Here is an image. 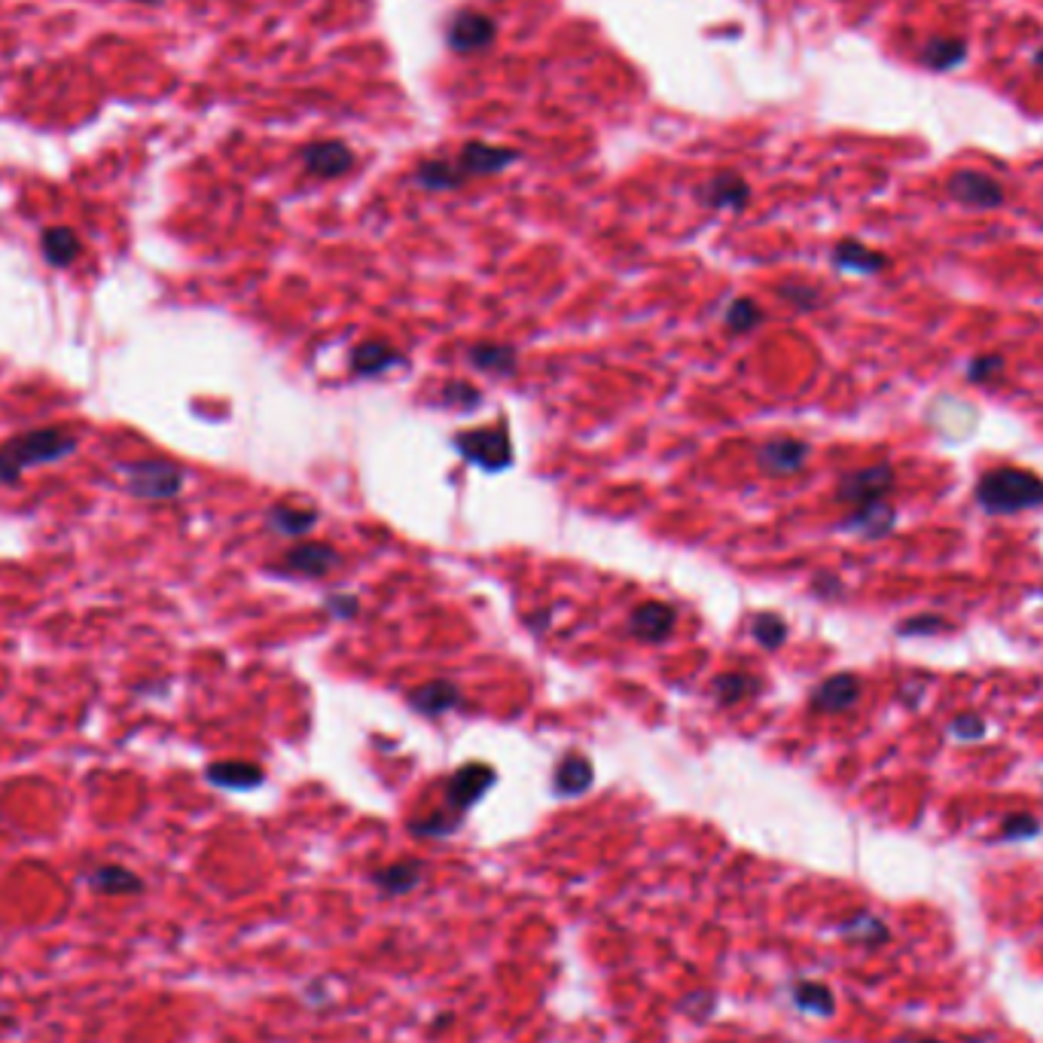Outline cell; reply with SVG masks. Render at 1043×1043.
<instances>
[{
  "label": "cell",
  "instance_id": "cell-1",
  "mask_svg": "<svg viewBox=\"0 0 1043 1043\" xmlns=\"http://www.w3.org/2000/svg\"><path fill=\"white\" fill-rule=\"evenodd\" d=\"M77 437L65 427H40V431H28L13 437L10 443L0 446V482H16L25 470L40 467V464H55L61 458L74 455Z\"/></svg>",
  "mask_w": 1043,
  "mask_h": 1043
},
{
  "label": "cell",
  "instance_id": "cell-2",
  "mask_svg": "<svg viewBox=\"0 0 1043 1043\" xmlns=\"http://www.w3.org/2000/svg\"><path fill=\"white\" fill-rule=\"evenodd\" d=\"M976 501L983 510L998 513V516L1034 510V507H1043V479L1031 470L998 467V470H989V473L979 476Z\"/></svg>",
  "mask_w": 1043,
  "mask_h": 1043
},
{
  "label": "cell",
  "instance_id": "cell-3",
  "mask_svg": "<svg viewBox=\"0 0 1043 1043\" xmlns=\"http://www.w3.org/2000/svg\"><path fill=\"white\" fill-rule=\"evenodd\" d=\"M119 473H122V482H126L129 492L141 501H171L180 495L183 482H187V476H183V470L177 464L162 461V458H144V461L122 464Z\"/></svg>",
  "mask_w": 1043,
  "mask_h": 1043
},
{
  "label": "cell",
  "instance_id": "cell-4",
  "mask_svg": "<svg viewBox=\"0 0 1043 1043\" xmlns=\"http://www.w3.org/2000/svg\"><path fill=\"white\" fill-rule=\"evenodd\" d=\"M455 449L461 452L464 461L488 470L501 473L513 464V443H510V427L504 421L476 427V431H464L455 437Z\"/></svg>",
  "mask_w": 1043,
  "mask_h": 1043
},
{
  "label": "cell",
  "instance_id": "cell-5",
  "mask_svg": "<svg viewBox=\"0 0 1043 1043\" xmlns=\"http://www.w3.org/2000/svg\"><path fill=\"white\" fill-rule=\"evenodd\" d=\"M894 488V467L891 464H876L845 473L836 485V501L848 507H864L873 501H885Z\"/></svg>",
  "mask_w": 1043,
  "mask_h": 1043
},
{
  "label": "cell",
  "instance_id": "cell-6",
  "mask_svg": "<svg viewBox=\"0 0 1043 1043\" xmlns=\"http://www.w3.org/2000/svg\"><path fill=\"white\" fill-rule=\"evenodd\" d=\"M946 193L958 202V205H967V208H976V211H992V208H1001L1004 205V187L986 171H976V168H961L949 177L946 183Z\"/></svg>",
  "mask_w": 1043,
  "mask_h": 1043
},
{
  "label": "cell",
  "instance_id": "cell-7",
  "mask_svg": "<svg viewBox=\"0 0 1043 1043\" xmlns=\"http://www.w3.org/2000/svg\"><path fill=\"white\" fill-rule=\"evenodd\" d=\"M342 565V556L330 546V543H318V540H305L287 549V556L281 562L284 574H296V577H312L321 580L327 574H333Z\"/></svg>",
  "mask_w": 1043,
  "mask_h": 1043
},
{
  "label": "cell",
  "instance_id": "cell-8",
  "mask_svg": "<svg viewBox=\"0 0 1043 1043\" xmlns=\"http://www.w3.org/2000/svg\"><path fill=\"white\" fill-rule=\"evenodd\" d=\"M498 781V772L488 766V763H464L452 778H449V787H446V800L455 812H464L470 809L473 803H479L482 796L488 793V787H492Z\"/></svg>",
  "mask_w": 1043,
  "mask_h": 1043
},
{
  "label": "cell",
  "instance_id": "cell-9",
  "mask_svg": "<svg viewBox=\"0 0 1043 1043\" xmlns=\"http://www.w3.org/2000/svg\"><path fill=\"white\" fill-rule=\"evenodd\" d=\"M812 449L809 443L796 440V437H775V440H766L757 452V461L763 467V473L769 476H790V473H800L809 461Z\"/></svg>",
  "mask_w": 1043,
  "mask_h": 1043
},
{
  "label": "cell",
  "instance_id": "cell-10",
  "mask_svg": "<svg viewBox=\"0 0 1043 1043\" xmlns=\"http://www.w3.org/2000/svg\"><path fill=\"white\" fill-rule=\"evenodd\" d=\"M446 40L455 52H476V49H485L488 43L495 40V22L482 16V13H473V10H461L452 16L449 28H446Z\"/></svg>",
  "mask_w": 1043,
  "mask_h": 1043
},
{
  "label": "cell",
  "instance_id": "cell-11",
  "mask_svg": "<svg viewBox=\"0 0 1043 1043\" xmlns=\"http://www.w3.org/2000/svg\"><path fill=\"white\" fill-rule=\"evenodd\" d=\"M674 623H678V613H674L668 604L662 601H644L632 610L629 617V632L647 644H659L674 632Z\"/></svg>",
  "mask_w": 1043,
  "mask_h": 1043
},
{
  "label": "cell",
  "instance_id": "cell-12",
  "mask_svg": "<svg viewBox=\"0 0 1043 1043\" xmlns=\"http://www.w3.org/2000/svg\"><path fill=\"white\" fill-rule=\"evenodd\" d=\"M857 702H861V678H857V674H848V671L833 674V678L818 684L815 693H812V708L824 711V714L848 711Z\"/></svg>",
  "mask_w": 1043,
  "mask_h": 1043
},
{
  "label": "cell",
  "instance_id": "cell-13",
  "mask_svg": "<svg viewBox=\"0 0 1043 1043\" xmlns=\"http://www.w3.org/2000/svg\"><path fill=\"white\" fill-rule=\"evenodd\" d=\"M302 165L315 177H342L354 165V153L342 141H318L302 150Z\"/></svg>",
  "mask_w": 1043,
  "mask_h": 1043
},
{
  "label": "cell",
  "instance_id": "cell-14",
  "mask_svg": "<svg viewBox=\"0 0 1043 1043\" xmlns=\"http://www.w3.org/2000/svg\"><path fill=\"white\" fill-rule=\"evenodd\" d=\"M403 363V354L382 342V339H366L360 345L351 348V370L363 379H373V376H382L388 370H394V366Z\"/></svg>",
  "mask_w": 1043,
  "mask_h": 1043
},
{
  "label": "cell",
  "instance_id": "cell-15",
  "mask_svg": "<svg viewBox=\"0 0 1043 1043\" xmlns=\"http://www.w3.org/2000/svg\"><path fill=\"white\" fill-rule=\"evenodd\" d=\"M970 49L964 37H949V34H934L922 46V65L934 74H949L961 68L967 61Z\"/></svg>",
  "mask_w": 1043,
  "mask_h": 1043
},
{
  "label": "cell",
  "instance_id": "cell-16",
  "mask_svg": "<svg viewBox=\"0 0 1043 1043\" xmlns=\"http://www.w3.org/2000/svg\"><path fill=\"white\" fill-rule=\"evenodd\" d=\"M409 705L424 717H440L461 705V690L452 681H427L409 693Z\"/></svg>",
  "mask_w": 1043,
  "mask_h": 1043
},
{
  "label": "cell",
  "instance_id": "cell-17",
  "mask_svg": "<svg viewBox=\"0 0 1043 1043\" xmlns=\"http://www.w3.org/2000/svg\"><path fill=\"white\" fill-rule=\"evenodd\" d=\"M516 159H519L516 150H501V147H488L482 141H470L458 153V168L464 174H495V171H504Z\"/></svg>",
  "mask_w": 1043,
  "mask_h": 1043
},
{
  "label": "cell",
  "instance_id": "cell-18",
  "mask_svg": "<svg viewBox=\"0 0 1043 1043\" xmlns=\"http://www.w3.org/2000/svg\"><path fill=\"white\" fill-rule=\"evenodd\" d=\"M699 199L708 208H729V211H742L751 199V187L739 177V174H720L711 183L699 190Z\"/></svg>",
  "mask_w": 1043,
  "mask_h": 1043
},
{
  "label": "cell",
  "instance_id": "cell-19",
  "mask_svg": "<svg viewBox=\"0 0 1043 1043\" xmlns=\"http://www.w3.org/2000/svg\"><path fill=\"white\" fill-rule=\"evenodd\" d=\"M467 360L476 366L479 373H492V376H513L519 370L516 348L504 345V342H476L467 351Z\"/></svg>",
  "mask_w": 1043,
  "mask_h": 1043
},
{
  "label": "cell",
  "instance_id": "cell-20",
  "mask_svg": "<svg viewBox=\"0 0 1043 1043\" xmlns=\"http://www.w3.org/2000/svg\"><path fill=\"white\" fill-rule=\"evenodd\" d=\"M833 263L845 272H854V275H876L888 266V257L867 248V244H861V241L848 238L833 248Z\"/></svg>",
  "mask_w": 1043,
  "mask_h": 1043
},
{
  "label": "cell",
  "instance_id": "cell-21",
  "mask_svg": "<svg viewBox=\"0 0 1043 1043\" xmlns=\"http://www.w3.org/2000/svg\"><path fill=\"white\" fill-rule=\"evenodd\" d=\"M40 251H43V260H46L49 266L65 269V266H71V263L80 257L83 244H80V235H77L74 229H68V226H52V229H46V232L40 235Z\"/></svg>",
  "mask_w": 1043,
  "mask_h": 1043
},
{
  "label": "cell",
  "instance_id": "cell-22",
  "mask_svg": "<svg viewBox=\"0 0 1043 1043\" xmlns=\"http://www.w3.org/2000/svg\"><path fill=\"white\" fill-rule=\"evenodd\" d=\"M592 763L583 754H568L559 760L556 772H552V787L559 796H580L592 787Z\"/></svg>",
  "mask_w": 1043,
  "mask_h": 1043
},
{
  "label": "cell",
  "instance_id": "cell-23",
  "mask_svg": "<svg viewBox=\"0 0 1043 1043\" xmlns=\"http://www.w3.org/2000/svg\"><path fill=\"white\" fill-rule=\"evenodd\" d=\"M763 690V681L757 678V674H748V671H726V674H717L714 684H711V693L720 705H739L751 696H757Z\"/></svg>",
  "mask_w": 1043,
  "mask_h": 1043
},
{
  "label": "cell",
  "instance_id": "cell-24",
  "mask_svg": "<svg viewBox=\"0 0 1043 1043\" xmlns=\"http://www.w3.org/2000/svg\"><path fill=\"white\" fill-rule=\"evenodd\" d=\"M894 516L897 513L888 501H873L864 507H854V513L845 519V528L864 534V537H882L894 528Z\"/></svg>",
  "mask_w": 1043,
  "mask_h": 1043
},
{
  "label": "cell",
  "instance_id": "cell-25",
  "mask_svg": "<svg viewBox=\"0 0 1043 1043\" xmlns=\"http://www.w3.org/2000/svg\"><path fill=\"white\" fill-rule=\"evenodd\" d=\"M263 769L254 766V763H214L208 766V781L217 784V787H226V790H251V787H260L263 784Z\"/></svg>",
  "mask_w": 1043,
  "mask_h": 1043
},
{
  "label": "cell",
  "instance_id": "cell-26",
  "mask_svg": "<svg viewBox=\"0 0 1043 1043\" xmlns=\"http://www.w3.org/2000/svg\"><path fill=\"white\" fill-rule=\"evenodd\" d=\"M318 522V510L309 507H290V504H275L269 510V525L272 531L284 534V537H302L309 534Z\"/></svg>",
  "mask_w": 1043,
  "mask_h": 1043
},
{
  "label": "cell",
  "instance_id": "cell-27",
  "mask_svg": "<svg viewBox=\"0 0 1043 1043\" xmlns=\"http://www.w3.org/2000/svg\"><path fill=\"white\" fill-rule=\"evenodd\" d=\"M464 171L458 168V162H446V159H431V162H421L418 171H415V180L421 183L424 190H434V193H443V190H455L464 183Z\"/></svg>",
  "mask_w": 1043,
  "mask_h": 1043
},
{
  "label": "cell",
  "instance_id": "cell-28",
  "mask_svg": "<svg viewBox=\"0 0 1043 1043\" xmlns=\"http://www.w3.org/2000/svg\"><path fill=\"white\" fill-rule=\"evenodd\" d=\"M842 934L848 940H854V943H861V946H882L888 940L885 922H882V918H876V915H870V912H861V915H854L851 922H845Z\"/></svg>",
  "mask_w": 1043,
  "mask_h": 1043
},
{
  "label": "cell",
  "instance_id": "cell-29",
  "mask_svg": "<svg viewBox=\"0 0 1043 1043\" xmlns=\"http://www.w3.org/2000/svg\"><path fill=\"white\" fill-rule=\"evenodd\" d=\"M373 882L379 888H385L388 894H406L412 891L418 882H421V867L415 861H403V864H394V867H385L373 876Z\"/></svg>",
  "mask_w": 1043,
  "mask_h": 1043
},
{
  "label": "cell",
  "instance_id": "cell-30",
  "mask_svg": "<svg viewBox=\"0 0 1043 1043\" xmlns=\"http://www.w3.org/2000/svg\"><path fill=\"white\" fill-rule=\"evenodd\" d=\"M793 1001H796V1007H803L812 1016H833V1010H836L833 992L821 983H796Z\"/></svg>",
  "mask_w": 1043,
  "mask_h": 1043
},
{
  "label": "cell",
  "instance_id": "cell-31",
  "mask_svg": "<svg viewBox=\"0 0 1043 1043\" xmlns=\"http://www.w3.org/2000/svg\"><path fill=\"white\" fill-rule=\"evenodd\" d=\"M726 327L732 330V333H751L760 321H763V309H760V305L754 302V299H748V296H742V299H732V305H729V309H726Z\"/></svg>",
  "mask_w": 1043,
  "mask_h": 1043
},
{
  "label": "cell",
  "instance_id": "cell-32",
  "mask_svg": "<svg viewBox=\"0 0 1043 1043\" xmlns=\"http://www.w3.org/2000/svg\"><path fill=\"white\" fill-rule=\"evenodd\" d=\"M751 632H754L757 644L766 650H778L787 641V623L778 617V613H757L754 623H751Z\"/></svg>",
  "mask_w": 1043,
  "mask_h": 1043
},
{
  "label": "cell",
  "instance_id": "cell-33",
  "mask_svg": "<svg viewBox=\"0 0 1043 1043\" xmlns=\"http://www.w3.org/2000/svg\"><path fill=\"white\" fill-rule=\"evenodd\" d=\"M1037 833H1040V821L1028 812H1013L1001 821V839H1007V842L1034 839Z\"/></svg>",
  "mask_w": 1043,
  "mask_h": 1043
},
{
  "label": "cell",
  "instance_id": "cell-34",
  "mask_svg": "<svg viewBox=\"0 0 1043 1043\" xmlns=\"http://www.w3.org/2000/svg\"><path fill=\"white\" fill-rule=\"evenodd\" d=\"M778 296L781 299H787V302H793L796 305V309H818V305H821V293L815 290V287H809V284H781L778 287Z\"/></svg>",
  "mask_w": 1043,
  "mask_h": 1043
},
{
  "label": "cell",
  "instance_id": "cell-35",
  "mask_svg": "<svg viewBox=\"0 0 1043 1043\" xmlns=\"http://www.w3.org/2000/svg\"><path fill=\"white\" fill-rule=\"evenodd\" d=\"M443 397H446V403H449V406H458V409H473V406H479L482 391H479V388H473L470 382L455 379V382H449V385L443 388Z\"/></svg>",
  "mask_w": 1043,
  "mask_h": 1043
},
{
  "label": "cell",
  "instance_id": "cell-36",
  "mask_svg": "<svg viewBox=\"0 0 1043 1043\" xmlns=\"http://www.w3.org/2000/svg\"><path fill=\"white\" fill-rule=\"evenodd\" d=\"M949 629V623L943 620V617H934V613H925V617H912V620H906L897 632L900 635H906V638H912V635H940V632H946Z\"/></svg>",
  "mask_w": 1043,
  "mask_h": 1043
},
{
  "label": "cell",
  "instance_id": "cell-37",
  "mask_svg": "<svg viewBox=\"0 0 1043 1043\" xmlns=\"http://www.w3.org/2000/svg\"><path fill=\"white\" fill-rule=\"evenodd\" d=\"M1004 370V360L998 357V354H979V357H973L970 360V366H967V379L970 382H989L995 373H1001Z\"/></svg>",
  "mask_w": 1043,
  "mask_h": 1043
},
{
  "label": "cell",
  "instance_id": "cell-38",
  "mask_svg": "<svg viewBox=\"0 0 1043 1043\" xmlns=\"http://www.w3.org/2000/svg\"><path fill=\"white\" fill-rule=\"evenodd\" d=\"M952 735H958L961 742H979L986 735V723L979 714H961L952 720Z\"/></svg>",
  "mask_w": 1043,
  "mask_h": 1043
},
{
  "label": "cell",
  "instance_id": "cell-39",
  "mask_svg": "<svg viewBox=\"0 0 1043 1043\" xmlns=\"http://www.w3.org/2000/svg\"><path fill=\"white\" fill-rule=\"evenodd\" d=\"M455 824H458V815L449 818V815L440 812V815H434V818H427L424 824H412V830L421 833V836H446V833L455 830Z\"/></svg>",
  "mask_w": 1043,
  "mask_h": 1043
},
{
  "label": "cell",
  "instance_id": "cell-40",
  "mask_svg": "<svg viewBox=\"0 0 1043 1043\" xmlns=\"http://www.w3.org/2000/svg\"><path fill=\"white\" fill-rule=\"evenodd\" d=\"M327 613L333 620H351L357 613V598L354 595H330L327 598Z\"/></svg>",
  "mask_w": 1043,
  "mask_h": 1043
},
{
  "label": "cell",
  "instance_id": "cell-41",
  "mask_svg": "<svg viewBox=\"0 0 1043 1043\" xmlns=\"http://www.w3.org/2000/svg\"><path fill=\"white\" fill-rule=\"evenodd\" d=\"M815 589H818V592H827V589H830V592H839L842 583H839L836 577H830V574H821V577L815 580Z\"/></svg>",
  "mask_w": 1043,
  "mask_h": 1043
},
{
  "label": "cell",
  "instance_id": "cell-42",
  "mask_svg": "<svg viewBox=\"0 0 1043 1043\" xmlns=\"http://www.w3.org/2000/svg\"><path fill=\"white\" fill-rule=\"evenodd\" d=\"M900 1043H943V1040H934V1037H912V1040H900Z\"/></svg>",
  "mask_w": 1043,
  "mask_h": 1043
},
{
  "label": "cell",
  "instance_id": "cell-43",
  "mask_svg": "<svg viewBox=\"0 0 1043 1043\" xmlns=\"http://www.w3.org/2000/svg\"><path fill=\"white\" fill-rule=\"evenodd\" d=\"M1034 65H1037V68H1043V49H1037V55H1034Z\"/></svg>",
  "mask_w": 1043,
  "mask_h": 1043
},
{
  "label": "cell",
  "instance_id": "cell-44",
  "mask_svg": "<svg viewBox=\"0 0 1043 1043\" xmlns=\"http://www.w3.org/2000/svg\"><path fill=\"white\" fill-rule=\"evenodd\" d=\"M141 4H159V0H141Z\"/></svg>",
  "mask_w": 1043,
  "mask_h": 1043
}]
</instances>
